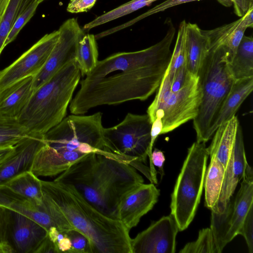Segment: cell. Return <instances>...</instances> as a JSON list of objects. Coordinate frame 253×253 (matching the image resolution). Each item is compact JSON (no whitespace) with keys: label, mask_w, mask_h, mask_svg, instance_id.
<instances>
[{"label":"cell","mask_w":253,"mask_h":253,"mask_svg":"<svg viewBox=\"0 0 253 253\" xmlns=\"http://www.w3.org/2000/svg\"><path fill=\"white\" fill-rule=\"evenodd\" d=\"M179 253H220L211 228L200 230L197 240L186 244Z\"/></svg>","instance_id":"4dcf8cb0"},{"label":"cell","mask_w":253,"mask_h":253,"mask_svg":"<svg viewBox=\"0 0 253 253\" xmlns=\"http://www.w3.org/2000/svg\"><path fill=\"white\" fill-rule=\"evenodd\" d=\"M202 98L198 76L176 91L159 86L147 114L152 123L156 118L162 120V134L171 131L193 120L197 114Z\"/></svg>","instance_id":"9c48e42d"},{"label":"cell","mask_w":253,"mask_h":253,"mask_svg":"<svg viewBox=\"0 0 253 253\" xmlns=\"http://www.w3.org/2000/svg\"><path fill=\"white\" fill-rule=\"evenodd\" d=\"M14 147H0V164L12 153Z\"/></svg>","instance_id":"b9f144b4"},{"label":"cell","mask_w":253,"mask_h":253,"mask_svg":"<svg viewBox=\"0 0 253 253\" xmlns=\"http://www.w3.org/2000/svg\"><path fill=\"white\" fill-rule=\"evenodd\" d=\"M232 4L235 14L241 17L253 6V0H233Z\"/></svg>","instance_id":"ab89813d"},{"label":"cell","mask_w":253,"mask_h":253,"mask_svg":"<svg viewBox=\"0 0 253 253\" xmlns=\"http://www.w3.org/2000/svg\"><path fill=\"white\" fill-rule=\"evenodd\" d=\"M253 89V77L235 80L210 130L211 137L219 126L235 116L236 112Z\"/></svg>","instance_id":"ffe728a7"},{"label":"cell","mask_w":253,"mask_h":253,"mask_svg":"<svg viewBox=\"0 0 253 253\" xmlns=\"http://www.w3.org/2000/svg\"><path fill=\"white\" fill-rule=\"evenodd\" d=\"M157 0H131L109 11L85 24L83 29L88 31L99 25L126 16Z\"/></svg>","instance_id":"83f0119b"},{"label":"cell","mask_w":253,"mask_h":253,"mask_svg":"<svg viewBox=\"0 0 253 253\" xmlns=\"http://www.w3.org/2000/svg\"><path fill=\"white\" fill-rule=\"evenodd\" d=\"M253 171L247 165L240 188L233 199L230 219V228L228 235V242H230L237 235L247 213L253 206Z\"/></svg>","instance_id":"d6986e66"},{"label":"cell","mask_w":253,"mask_h":253,"mask_svg":"<svg viewBox=\"0 0 253 253\" xmlns=\"http://www.w3.org/2000/svg\"><path fill=\"white\" fill-rule=\"evenodd\" d=\"M165 161V157L163 152L157 148H155L152 151L151 158L149 160L151 176L154 184L158 183L157 171L154 166L158 168L159 172L160 173L162 178L164 174L163 166Z\"/></svg>","instance_id":"8d00e7d4"},{"label":"cell","mask_w":253,"mask_h":253,"mask_svg":"<svg viewBox=\"0 0 253 253\" xmlns=\"http://www.w3.org/2000/svg\"><path fill=\"white\" fill-rule=\"evenodd\" d=\"M71 242V248L69 253H92L87 238L75 230L66 231Z\"/></svg>","instance_id":"836d02e7"},{"label":"cell","mask_w":253,"mask_h":253,"mask_svg":"<svg viewBox=\"0 0 253 253\" xmlns=\"http://www.w3.org/2000/svg\"><path fill=\"white\" fill-rule=\"evenodd\" d=\"M10 0H0V18L3 15Z\"/></svg>","instance_id":"7bdbcfd3"},{"label":"cell","mask_w":253,"mask_h":253,"mask_svg":"<svg viewBox=\"0 0 253 253\" xmlns=\"http://www.w3.org/2000/svg\"><path fill=\"white\" fill-rule=\"evenodd\" d=\"M247 28L242 17L232 23L211 30H202L208 41V49H222L230 62Z\"/></svg>","instance_id":"e0dca14e"},{"label":"cell","mask_w":253,"mask_h":253,"mask_svg":"<svg viewBox=\"0 0 253 253\" xmlns=\"http://www.w3.org/2000/svg\"><path fill=\"white\" fill-rule=\"evenodd\" d=\"M239 122L235 116L219 126L215 131L210 146L209 156L215 158L226 169L230 159Z\"/></svg>","instance_id":"44dd1931"},{"label":"cell","mask_w":253,"mask_h":253,"mask_svg":"<svg viewBox=\"0 0 253 253\" xmlns=\"http://www.w3.org/2000/svg\"><path fill=\"white\" fill-rule=\"evenodd\" d=\"M35 0H10L3 15L0 18V55L5 47L6 38L16 19Z\"/></svg>","instance_id":"f1b7e54d"},{"label":"cell","mask_w":253,"mask_h":253,"mask_svg":"<svg viewBox=\"0 0 253 253\" xmlns=\"http://www.w3.org/2000/svg\"><path fill=\"white\" fill-rule=\"evenodd\" d=\"M9 209L0 204V253H11L7 244Z\"/></svg>","instance_id":"e575fe53"},{"label":"cell","mask_w":253,"mask_h":253,"mask_svg":"<svg viewBox=\"0 0 253 253\" xmlns=\"http://www.w3.org/2000/svg\"><path fill=\"white\" fill-rule=\"evenodd\" d=\"M209 153L205 142L193 143L178 176L171 196L170 214L179 231L186 229L192 221L204 188Z\"/></svg>","instance_id":"52a82bcc"},{"label":"cell","mask_w":253,"mask_h":253,"mask_svg":"<svg viewBox=\"0 0 253 253\" xmlns=\"http://www.w3.org/2000/svg\"><path fill=\"white\" fill-rule=\"evenodd\" d=\"M33 77L23 79L0 92V116L18 119L33 92Z\"/></svg>","instance_id":"ac0fdd59"},{"label":"cell","mask_w":253,"mask_h":253,"mask_svg":"<svg viewBox=\"0 0 253 253\" xmlns=\"http://www.w3.org/2000/svg\"><path fill=\"white\" fill-rule=\"evenodd\" d=\"M242 235L247 244L249 251L253 253V206L247 213L240 230L238 235Z\"/></svg>","instance_id":"d590c367"},{"label":"cell","mask_w":253,"mask_h":253,"mask_svg":"<svg viewBox=\"0 0 253 253\" xmlns=\"http://www.w3.org/2000/svg\"><path fill=\"white\" fill-rule=\"evenodd\" d=\"M2 186L38 205L43 204L41 179L31 170L20 173Z\"/></svg>","instance_id":"603a6c76"},{"label":"cell","mask_w":253,"mask_h":253,"mask_svg":"<svg viewBox=\"0 0 253 253\" xmlns=\"http://www.w3.org/2000/svg\"><path fill=\"white\" fill-rule=\"evenodd\" d=\"M233 199L232 197L223 212L211 211V229L213 234L217 248L221 253L228 243V235L230 228V219Z\"/></svg>","instance_id":"4316f807"},{"label":"cell","mask_w":253,"mask_h":253,"mask_svg":"<svg viewBox=\"0 0 253 253\" xmlns=\"http://www.w3.org/2000/svg\"><path fill=\"white\" fill-rule=\"evenodd\" d=\"M163 128V125L162 120L159 118H156L152 123L151 128V141L148 157L149 160L151 158V154L153 151V147L157 137L162 134Z\"/></svg>","instance_id":"f35d334b"},{"label":"cell","mask_w":253,"mask_h":253,"mask_svg":"<svg viewBox=\"0 0 253 253\" xmlns=\"http://www.w3.org/2000/svg\"><path fill=\"white\" fill-rule=\"evenodd\" d=\"M57 40L44 66L33 77L34 91L47 82L65 64L75 59L79 42L85 34L75 18L67 19L58 29Z\"/></svg>","instance_id":"30bf717a"},{"label":"cell","mask_w":253,"mask_h":253,"mask_svg":"<svg viewBox=\"0 0 253 253\" xmlns=\"http://www.w3.org/2000/svg\"><path fill=\"white\" fill-rule=\"evenodd\" d=\"M152 122L147 114L128 113L118 124L104 128V137L112 152L125 158L153 183L149 167L145 166L150 141Z\"/></svg>","instance_id":"ba28073f"},{"label":"cell","mask_w":253,"mask_h":253,"mask_svg":"<svg viewBox=\"0 0 253 253\" xmlns=\"http://www.w3.org/2000/svg\"><path fill=\"white\" fill-rule=\"evenodd\" d=\"M229 67L235 80L253 77L252 36L244 35Z\"/></svg>","instance_id":"cb8c5ba5"},{"label":"cell","mask_w":253,"mask_h":253,"mask_svg":"<svg viewBox=\"0 0 253 253\" xmlns=\"http://www.w3.org/2000/svg\"><path fill=\"white\" fill-rule=\"evenodd\" d=\"M96 0H71L67 7V10L72 13L86 12L94 5Z\"/></svg>","instance_id":"74e56055"},{"label":"cell","mask_w":253,"mask_h":253,"mask_svg":"<svg viewBox=\"0 0 253 253\" xmlns=\"http://www.w3.org/2000/svg\"><path fill=\"white\" fill-rule=\"evenodd\" d=\"M81 76L73 59L34 91L17 119L29 136L42 137L63 120Z\"/></svg>","instance_id":"5b68a950"},{"label":"cell","mask_w":253,"mask_h":253,"mask_svg":"<svg viewBox=\"0 0 253 253\" xmlns=\"http://www.w3.org/2000/svg\"><path fill=\"white\" fill-rule=\"evenodd\" d=\"M165 37L143 49L120 52L98 60L80 82L73 98L71 114L84 115L102 105L147 99L159 86L169 65L175 29L170 20Z\"/></svg>","instance_id":"6da1fadb"},{"label":"cell","mask_w":253,"mask_h":253,"mask_svg":"<svg viewBox=\"0 0 253 253\" xmlns=\"http://www.w3.org/2000/svg\"><path fill=\"white\" fill-rule=\"evenodd\" d=\"M9 209L7 244L11 253H38L47 230L31 218Z\"/></svg>","instance_id":"4fadbf2b"},{"label":"cell","mask_w":253,"mask_h":253,"mask_svg":"<svg viewBox=\"0 0 253 253\" xmlns=\"http://www.w3.org/2000/svg\"><path fill=\"white\" fill-rule=\"evenodd\" d=\"M42 137L29 136L14 145L12 153L0 164V187L20 173L31 170Z\"/></svg>","instance_id":"2e32d148"},{"label":"cell","mask_w":253,"mask_h":253,"mask_svg":"<svg viewBox=\"0 0 253 253\" xmlns=\"http://www.w3.org/2000/svg\"><path fill=\"white\" fill-rule=\"evenodd\" d=\"M210 165L206 169L204 187L205 206L211 210L216 205L222 186L225 169L214 157H211Z\"/></svg>","instance_id":"d4e9b609"},{"label":"cell","mask_w":253,"mask_h":253,"mask_svg":"<svg viewBox=\"0 0 253 253\" xmlns=\"http://www.w3.org/2000/svg\"><path fill=\"white\" fill-rule=\"evenodd\" d=\"M39 4L38 0L34 1L17 17L6 38L5 47L15 39L23 27L33 16Z\"/></svg>","instance_id":"d6a6232c"},{"label":"cell","mask_w":253,"mask_h":253,"mask_svg":"<svg viewBox=\"0 0 253 253\" xmlns=\"http://www.w3.org/2000/svg\"><path fill=\"white\" fill-rule=\"evenodd\" d=\"M43 201L61 232L75 230L88 240L92 253H131L128 230L104 214L72 186L41 180Z\"/></svg>","instance_id":"7a4b0ae2"},{"label":"cell","mask_w":253,"mask_h":253,"mask_svg":"<svg viewBox=\"0 0 253 253\" xmlns=\"http://www.w3.org/2000/svg\"><path fill=\"white\" fill-rule=\"evenodd\" d=\"M248 164L242 129L239 124L231 154L225 169L219 197L216 206L211 211L217 212H223L224 211L238 183L242 179Z\"/></svg>","instance_id":"9a60e30c"},{"label":"cell","mask_w":253,"mask_h":253,"mask_svg":"<svg viewBox=\"0 0 253 253\" xmlns=\"http://www.w3.org/2000/svg\"><path fill=\"white\" fill-rule=\"evenodd\" d=\"M202 98L197 115L193 120L197 141L206 142L210 130L235 81L229 67L226 53L210 49L197 74Z\"/></svg>","instance_id":"8992f818"},{"label":"cell","mask_w":253,"mask_h":253,"mask_svg":"<svg viewBox=\"0 0 253 253\" xmlns=\"http://www.w3.org/2000/svg\"><path fill=\"white\" fill-rule=\"evenodd\" d=\"M208 51V41L196 24L187 23L186 65L191 73L197 75Z\"/></svg>","instance_id":"7402d4cb"},{"label":"cell","mask_w":253,"mask_h":253,"mask_svg":"<svg viewBox=\"0 0 253 253\" xmlns=\"http://www.w3.org/2000/svg\"><path fill=\"white\" fill-rule=\"evenodd\" d=\"M29 136L17 119L0 116V147L13 146Z\"/></svg>","instance_id":"f546056e"},{"label":"cell","mask_w":253,"mask_h":253,"mask_svg":"<svg viewBox=\"0 0 253 253\" xmlns=\"http://www.w3.org/2000/svg\"><path fill=\"white\" fill-rule=\"evenodd\" d=\"M200 0H166L163 2L155 6L153 8H151L146 12L143 13L141 15L138 16L133 20L125 23L124 24L119 25L117 27V30L119 31L123 29L126 28V27L129 26L133 24L135 22L140 20L146 17L150 16L151 15L159 13L160 12L164 11L165 10L171 8L176 5H180L185 3ZM220 3L223 5L229 6L232 5L233 0H217Z\"/></svg>","instance_id":"1f68e13d"},{"label":"cell","mask_w":253,"mask_h":253,"mask_svg":"<svg viewBox=\"0 0 253 253\" xmlns=\"http://www.w3.org/2000/svg\"><path fill=\"white\" fill-rule=\"evenodd\" d=\"M58 30L43 36L17 59L0 71V92L28 77H34L44 66L58 37Z\"/></svg>","instance_id":"8fae6325"},{"label":"cell","mask_w":253,"mask_h":253,"mask_svg":"<svg viewBox=\"0 0 253 253\" xmlns=\"http://www.w3.org/2000/svg\"><path fill=\"white\" fill-rule=\"evenodd\" d=\"M44 0H38L40 3H41Z\"/></svg>","instance_id":"ee69618b"},{"label":"cell","mask_w":253,"mask_h":253,"mask_svg":"<svg viewBox=\"0 0 253 253\" xmlns=\"http://www.w3.org/2000/svg\"><path fill=\"white\" fill-rule=\"evenodd\" d=\"M178 231L171 214L163 216L131 239V253H174Z\"/></svg>","instance_id":"7c38bea8"},{"label":"cell","mask_w":253,"mask_h":253,"mask_svg":"<svg viewBox=\"0 0 253 253\" xmlns=\"http://www.w3.org/2000/svg\"><path fill=\"white\" fill-rule=\"evenodd\" d=\"M246 27H253V6L250 7L246 13L241 17Z\"/></svg>","instance_id":"60d3db41"},{"label":"cell","mask_w":253,"mask_h":253,"mask_svg":"<svg viewBox=\"0 0 253 253\" xmlns=\"http://www.w3.org/2000/svg\"><path fill=\"white\" fill-rule=\"evenodd\" d=\"M96 40L95 35L85 34L78 42L75 60L82 77L91 72L98 61Z\"/></svg>","instance_id":"484cf974"},{"label":"cell","mask_w":253,"mask_h":253,"mask_svg":"<svg viewBox=\"0 0 253 253\" xmlns=\"http://www.w3.org/2000/svg\"><path fill=\"white\" fill-rule=\"evenodd\" d=\"M54 181L72 186L94 207L116 219L123 196L144 182L130 165L95 153L74 163Z\"/></svg>","instance_id":"277c9868"},{"label":"cell","mask_w":253,"mask_h":253,"mask_svg":"<svg viewBox=\"0 0 253 253\" xmlns=\"http://www.w3.org/2000/svg\"><path fill=\"white\" fill-rule=\"evenodd\" d=\"M160 190L154 183H141L127 192L120 201L117 217L130 230L157 202Z\"/></svg>","instance_id":"5bb4252c"},{"label":"cell","mask_w":253,"mask_h":253,"mask_svg":"<svg viewBox=\"0 0 253 253\" xmlns=\"http://www.w3.org/2000/svg\"><path fill=\"white\" fill-rule=\"evenodd\" d=\"M102 113L65 117L45 133L31 170L38 177L54 176L91 153H98L128 164L114 153L104 137Z\"/></svg>","instance_id":"3957f363"}]
</instances>
